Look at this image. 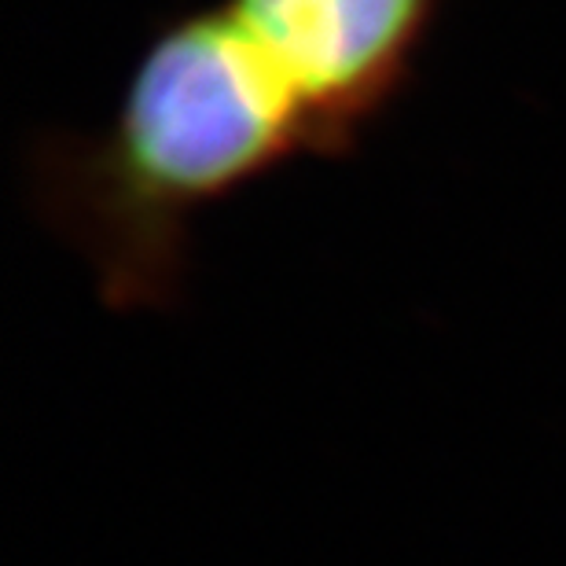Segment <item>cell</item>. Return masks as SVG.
<instances>
[{
	"label": "cell",
	"instance_id": "obj_1",
	"mask_svg": "<svg viewBox=\"0 0 566 566\" xmlns=\"http://www.w3.org/2000/svg\"><path fill=\"white\" fill-rule=\"evenodd\" d=\"M446 0H199L151 33L104 129L38 133V221L115 313L180 298L191 229L276 169L357 151Z\"/></svg>",
	"mask_w": 566,
	"mask_h": 566
}]
</instances>
